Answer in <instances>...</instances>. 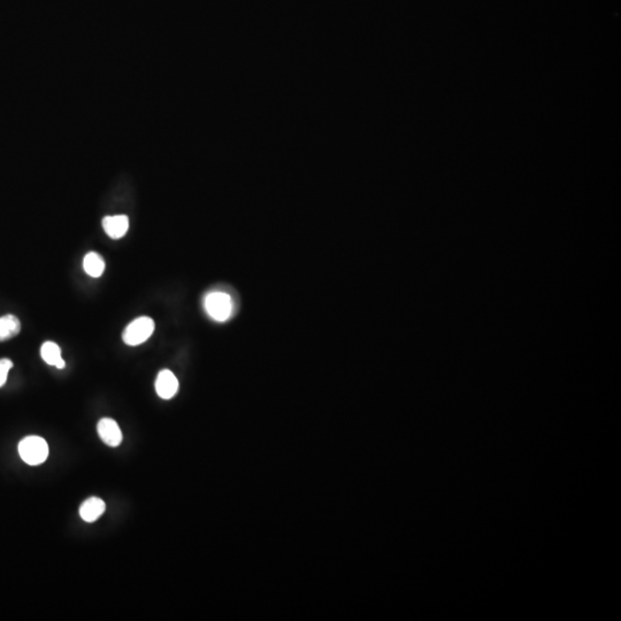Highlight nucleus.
I'll return each mask as SVG.
<instances>
[{"instance_id":"f257e3e1","label":"nucleus","mask_w":621,"mask_h":621,"mask_svg":"<svg viewBox=\"0 0 621 621\" xmlns=\"http://www.w3.org/2000/svg\"><path fill=\"white\" fill-rule=\"evenodd\" d=\"M19 453L26 464L37 466L48 459V443L42 437H26L19 444Z\"/></svg>"},{"instance_id":"f03ea898","label":"nucleus","mask_w":621,"mask_h":621,"mask_svg":"<svg viewBox=\"0 0 621 621\" xmlns=\"http://www.w3.org/2000/svg\"><path fill=\"white\" fill-rule=\"evenodd\" d=\"M155 332V322L149 317H140L128 324L122 335V339L129 347L143 344Z\"/></svg>"},{"instance_id":"7ed1b4c3","label":"nucleus","mask_w":621,"mask_h":621,"mask_svg":"<svg viewBox=\"0 0 621 621\" xmlns=\"http://www.w3.org/2000/svg\"><path fill=\"white\" fill-rule=\"evenodd\" d=\"M204 307L207 314L215 322H226L232 315V298L226 292H215L208 294L204 300Z\"/></svg>"},{"instance_id":"20e7f679","label":"nucleus","mask_w":621,"mask_h":621,"mask_svg":"<svg viewBox=\"0 0 621 621\" xmlns=\"http://www.w3.org/2000/svg\"><path fill=\"white\" fill-rule=\"evenodd\" d=\"M99 437L106 446L116 448L122 442V433L119 425L113 419L104 418L98 422L97 426Z\"/></svg>"},{"instance_id":"39448f33","label":"nucleus","mask_w":621,"mask_h":621,"mask_svg":"<svg viewBox=\"0 0 621 621\" xmlns=\"http://www.w3.org/2000/svg\"><path fill=\"white\" fill-rule=\"evenodd\" d=\"M155 390L160 399H170L176 395L179 390V381L176 379L173 371L168 369L161 371L155 381Z\"/></svg>"},{"instance_id":"423d86ee","label":"nucleus","mask_w":621,"mask_h":621,"mask_svg":"<svg viewBox=\"0 0 621 621\" xmlns=\"http://www.w3.org/2000/svg\"><path fill=\"white\" fill-rule=\"evenodd\" d=\"M106 511V504L98 497H91L81 505L80 515L86 523H95Z\"/></svg>"},{"instance_id":"0eeeda50","label":"nucleus","mask_w":621,"mask_h":621,"mask_svg":"<svg viewBox=\"0 0 621 621\" xmlns=\"http://www.w3.org/2000/svg\"><path fill=\"white\" fill-rule=\"evenodd\" d=\"M104 230L111 238L119 240L127 234L129 228L128 217L125 215H114L106 217L103 220Z\"/></svg>"},{"instance_id":"6e6552de","label":"nucleus","mask_w":621,"mask_h":621,"mask_svg":"<svg viewBox=\"0 0 621 621\" xmlns=\"http://www.w3.org/2000/svg\"><path fill=\"white\" fill-rule=\"evenodd\" d=\"M41 356L48 365L56 366L58 369H65V360L61 357V349L57 343L45 342L41 347Z\"/></svg>"},{"instance_id":"1a4fd4ad","label":"nucleus","mask_w":621,"mask_h":621,"mask_svg":"<svg viewBox=\"0 0 621 621\" xmlns=\"http://www.w3.org/2000/svg\"><path fill=\"white\" fill-rule=\"evenodd\" d=\"M21 332V322L13 314L4 315L0 318V342H5L18 336Z\"/></svg>"},{"instance_id":"9d476101","label":"nucleus","mask_w":621,"mask_h":621,"mask_svg":"<svg viewBox=\"0 0 621 621\" xmlns=\"http://www.w3.org/2000/svg\"><path fill=\"white\" fill-rule=\"evenodd\" d=\"M83 268L91 277H101L105 271V262L97 252H89L84 257Z\"/></svg>"},{"instance_id":"9b49d317","label":"nucleus","mask_w":621,"mask_h":621,"mask_svg":"<svg viewBox=\"0 0 621 621\" xmlns=\"http://www.w3.org/2000/svg\"><path fill=\"white\" fill-rule=\"evenodd\" d=\"M13 367V361L9 358L0 359V388L6 384L7 376Z\"/></svg>"}]
</instances>
